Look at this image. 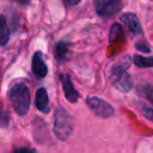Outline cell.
Instances as JSON below:
<instances>
[{"label":"cell","mask_w":153,"mask_h":153,"mask_svg":"<svg viewBox=\"0 0 153 153\" xmlns=\"http://www.w3.org/2000/svg\"><path fill=\"white\" fill-rule=\"evenodd\" d=\"M137 109H139V111L141 112V115L145 118H147L148 121L153 122V109L152 108H149L148 105H146L143 103H137Z\"/></svg>","instance_id":"15"},{"label":"cell","mask_w":153,"mask_h":153,"mask_svg":"<svg viewBox=\"0 0 153 153\" xmlns=\"http://www.w3.org/2000/svg\"><path fill=\"white\" fill-rule=\"evenodd\" d=\"M135 66L141 67V68H148V67H153V56L149 57H145L141 55H135L133 59Z\"/></svg>","instance_id":"13"},{"label":"cell","mask_w":153,"mask_h":153,"mask_svg":"<svg viewBox=\"0 0 153 153\" xmlns=\"http://www.w3.org/2000/svg\"><path fill=\"white\" fill-rule=\"evenodd\" d=\"M8 99L14 109V111L19 116H24L27 114L30 108V91L26 84L16 82L8 91Z\"/></svg>","instance_id":"2"},{"label":"cell","mask_w":153,"mask_h":153,"mask_svg":"<svg viewBox=\"0 0 153 153\" xmlns=\"http://www.w3.org/2000/svg\"><path fill=\"white\" fill-rule=\"evenodd\" d=\"M135 48L137 49V50H140V51H142V53H151V48H149V45L147 44V43H145V42H137L136 44H135Z\"/></svg>","instance_id":"16"},{"label":"cell","mask_w":153,"mask_h":153,"mask_svg":"<svg viewBox=\"0 0 153 153\" xmlns=\"http://www.w3.org/2000/svg\"><path fill=\"white\" fill-rule=\"evenodd\" d=\"M124 41V33H123V27L118 23H114L111 29H110V35H109V42L110 44H118Z\"/></svg>","instance_id":"11"},{"label":"cell","mask_w":153,"mask_h":153,"mask_svg":"<svg viewBox=\"0 0 153 153\" xmlns=\"http://www.w3.org/2000/svg\"><path fill=\"white\" fill-rule=\"evenodd\" d=\"M66 1L68 2L69 6H75V5H78L80 2V0H66Z\"/></svg>","instance_id":"19"},{"label":"cell","mask_w":153,"mask_h":153,"mask_svg":"<svg viewBox=\"0 0 153 153\" xmlns=\"http://www.w3.org/2000/svg\"><path fill=\"white\" fill-rule=\"evenodd\" d=\"M137 93H139L141 97L148 99V100L153 104V87H152L151 85H143V86H141V87L137 90Z\"/></svg>","instance_id":"14"},{"label":"cell","mask_w":153,"mask_h":153,"mask_svg":"<svg viewBox=\"0 0 153 153\" xmlns=\"http://www.w3.org/2000/svg\"><path fill=\"white\" fill-rule=\"evenodd\" d=\"M86 104L92 110V112H94L97 116H99L102 118H109V117L114 116V114H115L114 108L108 102H105L104 99H100L98 97H87Z\"/></svg>","instance_id":"5"},{"label":"cell","mask_w":153,"mask_h":153,"mask_svg":"<svg viewBox=\"0 0 153 153\" xmlns=\"http://www.w3.org/2000/svg\"><path fill=\"white\" fill-rule=\"evenodd\" d=\"M10 39V30L5 16H0V45H5Z\"/></svg>","instance_id":"12"},{"label":"cell","mask_w":153,"mask_h":153,"mask_svg":"<svg viewBox=\"0 0 153 153\" xmlns=\"http://www.w3.org/2000/svg\"><path fill=\"white\" fill-rule=\"evenodd\" d=\"M13 153H37V151L33 148H29V147H17L14 148Z\"/></svg>","instance_id":"18"},{"label":"cell","mask_w":153,"mask_h":153,"mask_svg":"<svg viewBox=\"0 0 153 153\" xmlns=\"http://www.w3.org/2000/svg\"><path fill=\"white\" fill-rule=\"evenodd\" d=\"M121 20L123 22V24H126L127 29L129 30V32L133 36H137L142 33V27L141 24L137 19V17L134 13H126L121 17Z\"/></svg>","instance_id":"7"},{"label":"cell","mask_w":153,"mask_h":153,"mask_svg":"<svg viewBox=\"0 0 153 153\" xmlns=\"http://www.w3.org/2000/svg\"><path fill=\"white\" fill-rule=\"evenodd\" d=\"M93 4L97 14L103 18L115 17L122 8L121 0H94Z\"/></svg>","instance_id":"4"},{"label":"cell","mask_w":153,"mask_h":153,"mask_svg":"<svg viewBox=\"0 0 153 153\" xmlns=\"http://www.w3.org/2000/svg\"><path fill=\"white\" fill-rule=\"evenodd\" d=\"M54 134L59 140L66 141L73 131L72 116L63 106H57L54 112Z\"/></svg>","instance_id":"3"},{"label":"cell","mask_w":153,"mask_h":153,"mask_svg":"<svg viewBox=\"0 0 153 153\" xmlns=\"http://www.w3.org/2000/svg\"><path fill=\"white\" fill-rule=\"evenodd\" d=\"M14 1H19L22 5H26V4H29V0H14Z\"/></svg>","instance_id":"20"},{"label":"cell","mask_w":153,"mask_h":153,"mask_svg":"<svg viewBox=\"0 0 153 153\" xmlns=\"http://www.w3.org/2000/svg\"><path fill=\"white\" fill-rule=\"evenodd\" d=\"M130 59L128 56L120 60L110 69V81L115 88L121 92H129L133 88L131 76L127 73V67L129 66Z\"/></svg>","instance_id":"1"},{"label":"cell","mask_w":153,"mask_h":153,"mask_svg":"<svg viewBox=\"0 0 153 153\" xmlns=\"http://www.w3.org/2000/svg\"><path fill=\"white\" fill-rule=\"evenodd\" d=\"M31 68H32V73L39 79H42V78H44L47 75L48 68H47V65H45V62L43 60V56H42L41 51H36L33 54Z\"/></svg>","instance_id":"8"},{"label":"cell","mask_w":153,"mask_h":153,"mask_svg":"<svg viewBox=\"0 0 153 153\" xmlns=\"http://www.w3.org/2000/svg\"><path fill=\"white\" fill-rule=\"evenodd\" d=\"M69 54H71V45L68 42L60 41L56 43V45L54 48V55L57 61H60V62L66 61L69 57Z\"/></svg>","instance_id":"10"},{"label":"cell","mask_w":153,"mask_h":153,"mask_svg":"<svg viewBox=\"0 0 153 153\" xmlns=\"http://www.w3.org/2000/svg\"><path fill=\"white\" fill-rule=\"evenodd\" d=\"M35 105L41 112H49V97L48 92L44 87H39L36 91L35 96Z\"/></svg>","instance_id":"9"},{"label":"cell","mask_w":153,"mask_h":153,"mask_svg":"<svg viewBox=\"0 0 153 153\" xmlns=\"http://www.w3.org/2000/svg\"><path fill=\"white\" fill-rule=\"evenodd\" d=\"M8 126V117L7 115L2 111V109L0 108V127L1 128H6Z\"/></svg>","instance_id":"17"},{"label":"cell","mask_w":153,"mask_h":153,"mask_svg":"<svg viewBox=\"0 0 153 153\" xmlns=\"http://www.w3.org/2000/svg\"><path fill=\"white\" fill-rule=\"evenodd\" d=\"M60 81H61V85H62V88H63V93H65V97L67 98V100L71 102V103H76V100L79 99L80 94L75 90L71 76L68 74H60Z\"/></svg>","instance_id":"6"}]
</instances>
